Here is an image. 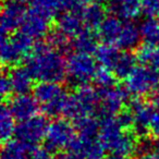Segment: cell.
<instances>
[{
  "mask_svg": "<svg viewBox=\"0 0 159 159\" xmlns=\"http://www.w3.org/2000/svg\"><path fill=\"white\" fill-rule=\"evenodd\" d=\"M74 124L66 119H56L49 123L48 131L44 139V147L50 154L68 149L72 142L76 139Z\"/></svg>",
  "mask_w": 159,
  "mask_h": 159,
  "instance_id": "ba28073f",
  "label": "cell"
},
{
  "mask_svg": "<svg viewBox=\"0 0 159 159\" xmlns=\"http://www.w3.org/2000/svg\"><path fill=\"white\" fill-rule=\"evenodd\" d=\"M84 25L87 27V30H95L99 29L102 23L106 19L105 16V9L99 2L89 3L85 6L81 11Z\"/></svg>",
  "mask_w": 159,
  "mask_h": 159,
  "instance_id": "7402d4cb",
  "label": "cell"
},
{
  "mask_svg": "<svg viewBox=\"0 0 159 159\" xmlns=\"http://www.w3.org/2000/svg\"><path fill=\"white\" fill-rule=\"evenodd\" d=\"M136 62L137 60L135 56H133L129 51H122L117 64L113 68L112 73L116 75L117 79H128L129 75L136 68Z\"/></svg>",
  "mask_w": 159,
  "mask_h": 159,
  "instance_id": "4316f807",
  "label": "cell"
},
{
  "mask_svg": "<svg viewBox=\"0 0 159 159\" xmlns=\"http://www.w3.org/2000/svg\"><path fill=\"white\" fill-rule=\"evenodd\" d=\"M155 152L159 155V139L155 141Z\"/></svg>",
  "mask_w": 159,
  "mask_h": 159,
  "instance_id": "ab89813d",
  "label": "cell"
},
{
  "mask_svg": "<svg viewBox=\"0 0 159 159\" xmlns=\"http://www.w3.org/2000/svg\"><path fill=\"white\" fill-rule=\"evenodd\" d=\"M66 61L61 52L40 42L25 59V68L38 82L60 83L66 77Z\"/></svg>",
  "mask_w": 159,
  "mask_h": 159,
  "instance_id": "6da1fadb",
  "label": "cell"
},
{
  "mask_svg": "<svg viewBox=\"0 0 159 159\" xmlns=\"http://www.w3.org/2000/svg\"><path fill=\"white\" fill-rule=\"evenodd\" d=\"M33 93L46 117L63 115L68 95L60 83L39 82L34 86Z\"/></svg>",
  "mask_w": 159,
  "mask_h": 159,
  "instance_id": "5b68a950",
  "label": "cell"
},
{
  "mask_svg": "<svg viewBox=\"0 0 159 159\" xmlns=\"http://www.w3.org/2000/svg\"><path fill=\"white\" fill-rule=\"evenodd\" d=\"M49 20L50 19L37 10L32 9L26 12V16L21 25V32L26 34L32 39H39L48 33Z\"/></svg>",
  "mask_w": 159,
  "mask_h": 159,
  "instance_id": "9a60e30c",
  "label": "cell"
},
{
  "mask_svg": "<svg viewBox=\"0 0 159 159\" xmlns=\"http://www.w3.org/2000/svg\"><path fill=\"white\" fill-rule=\"evenodd\" d=\"M68 38V36L58 30L48 34V45L61 53L68 52L72 48V44L69 42Z\"/></svg>",
  "mask_w": 159,
  "mask_h": 159,
  "instance_id": "4dcf8cb0",
  "label": "cell"
},
{
  "mask_svg": "<svg viewBox=\"0 0 159 159\" xmlns=\"http://www.w3.org/2000/svg\"><path fill=\"white\" fill-rule=\"evenodd\" d=\"M139 33L146 44H159V22L154 18H147L141 23Z\"/></svg>",
  "mask_w": 159,
  "mask_h": 159,
  "instance_id": "f546056e",
  "label": "cell"
},
{
  "mask_svg": "<svg viewBox=\"0 0 159 159\" xmlns=\"http://www.w3.org/2000/svg\"><path fill=\"white\" fill-rule=\"evenodd\" d=\"M129 109L133 115V131L134 134L141 137L147 136L150 131L152 121V106L139 97H134L130 102Z\"/></svg>",
  "mask_w": 159,
  "mask_h": 159,
  "instance_id": "7c38bea8",
  "label": "cell"
},
{
  "mask_svg": "<svg viewBox=\"0 0 159 159\" xmlns=\"http://www.w3.org/2000/svg\"><path fill=\"white\" fill-rule=\"evenodd\" d=\"M109 9L113 16L122 20H132L139 16L141 10V0H108Z\"/></svg>",
  "mask_w": 159,
  "mask_h": 159,
  "instance_id": "ac0fdd59",
  "label": "cell"
},
{
  "mask_svg": "<svg viewBox=\"0 0 159 159\" xmlns=\"http://www.w3.org/2000/svg\"><path fill=\"white\" fill-rule=\"evenodd\" d=\"M49 123L46 116L37 115L29 120H25L16 124V137L22 142L31 145H37L45 139L48 131Z\"/></svg>",
  "mask_w": 159,
  "mask_h": 159,
  "instance_id": "9c48e42d",
  "label": "cell"
},
{
  "mask_svg": "<svg viewBox=\"0 0 159 159\" xmlns=\"http://www.w3.org/2000/svg\"><path fill=\"white\" fill-rule=\"evenodd\" d=\"M115 117L117 119L119 125L123 130L128 131L129 129L133 128V115L130 111V109H123L118 115H116Z\"/></svg>",
  "mask_w": 159,
  "mask_h": 159,
  "instance_id": "e575fe53",
  "label": "cell"
},
{
  "mask_svg": "<svg viewBox=\"0 0 159 159\" xmlns=\"http://www.w3.org/2000/svg\"><path fill=\"white\" fill-rule=\"evenodd\" d=\"M123 24L124 22L118 16H108V18L105 19L104 22L102 23V25L98 29V36L105 44L115 46L122 31Z\"/></svg>",
  "mask_w": 159,
  "mask_h": 159,
  "instance_id": "ffe728a7",
  "label": "cell"
},
{
  "mask_svg": "<svg viewBox=\"0 0 159 159\" xmlns=\"http://www.w3.org/2000/svg\"><path fill=\"white\" fill-rule=\"evenodd\" d=\"M26 9L21 0H7L1 12V34L8 36L16 32L23 23Z\"/></svg>",
  "mask_w": 159,
  "mask_h": 159,
  "instance_id": "8fae6325",
  "label": "cell"
},
{
  "mask_svg": "<svg viewBox=\"0 0 159 159\" xmlns=\"http://www.w3.org/2000/svg\"><path fill=\"white\" fill-rule=\"evenodd\" d=\"M106 159H126L125 157L119 156V155H115V154H110Z\"/></svg>",
  "mask_w": 159,
  "mask_h": 159,
  "instance_id": "f35d334b",
  "label": "cell"
},
{
  "mask_svg": "<svg viewBox=\"0 0 159 159\" xmlns=\"http://www.w3.org/2000/svg\"><path fill=\"white\" fill-rule=\"evenodd\" d=\"M11 80L12 92L16 95H24L29 94L33 87L34 79L25 66H16L9 73Z\"/></svg>",
  "mask_w": 159,
  "mask_h": 159,
  "instance_id": "d6986e66",
  "label": "cell"
},
{
  "mask_svg": "<svg viewBox=\"0 0 159 159\" xmlns=\"http://www.w3.org/2000/svg\"><path fill=\"white\" fill-rule=\"evenodd\" d=\"M135 159H159V155L154 152H149V154H146V155H141V156Z\"/></svg>",
  "mask_w": 159,
  "mask_h": 159,
  "instance_id": "74e56055",
  "label": "cell"
},
{
  "mask_svg": "<svg viewBox=\"0 0 159 159\" xmlns=\"http://www.w3.org/2000/svg\"><path fill=\"white\" fill-rule=\"evenodd\" d=\"M72 48L76 52L86 53L91 55L93 52H96L97 46V36L93 33L91 30H84L81 34L74 38L72 43Z\"/></svg>",
  "mask_w": 159,
  "mask_h": 159,
  "instance_id": "d4e9b609",
  "label": "cell"
},
{
  "mask_svg": "<svg viewBox=\"0 0 159 159\" xmlns=\"http://www.w3.org/2000/svg\"><path fill=\"white\" fill-rule=\"evenodd\" d=\"M8 107L11 110L14 119L22 122L37 116L40 108L39 102L34 96L30 94L16 95L9 100Z\"/></svg>",
  "mask_w": 159,
  "mask_h": 159,
  "instance_id": "4fadbf2b",
  "label": "cell"
},
{
  "mask_svg": "<svg viewBox=\"0 0 159 159\" xmlns=\"http://www.w3.org/2000/svg\"><path fill=\"white\" fill-rule=\"evenodd\" d=\"M81 11H66L58 18V30L68 37H76L84 31Z\"/></svg>",
  "mask_w": 159,
  "mask_h": 159,
  "instance_id": "2e32d148",
  "label": "cell"
},
{
  "mask_svg": "<svg viewBox=\"0 0 159 159\" xmlns=\"http://www.w3.org/2000/svg\"><path fill=\"white\" fill-rule=\"evenodd\" d=\"M66 79L71 86L75 89L87 86L94 81L98 71L97 61L91 55L81 52L71 53L66 61Z\"/></svg>",
  "mask_w": 159,
  "mask_h": 159,
  "instance_id": "277c9868",
  "label": "cell"
},
{
  "mask_svg": "<svg viewBox=\"0 0 159 159\" xmlns=\"http://www.w3.org/2000/svg\"><path fill=\"white\" fill-rule=\"evenodd\" d=\"M141 38L142 37L141 33H139V27H137L134 23L126 21V22H124L122 31L115 46L124 51H129L131 49L139 47Z\"/></svg>",
  "mask_w": 159,
  "mask_h": 159,
  "instance_id": "44dd1931",
  "label": "cell"
},
{
  "mask_svg": "<svg viewBox=\"0 0 159 159\" xmlns=\"http://www.w3.org/2000/svg\"><path fill=\"white\" fill-rule=\"evenodd\" d=\"M16 119L12 115L9 107L2 105L0 110V136L3 142L11 139V137L16 134Z\"/></svg>",
  "mask_w": 159,
  "mask_h": 159,
  "instance_id": "83f0119b",
  "label": "cell"
},
{
  "mask_svg": "<svg viewBox=\"0 0 159 159\" xmlns=\"http://www.w3.org/2000/svg\"><path fill=\"white\" fill-rule=\"evenodd\" d=\"M36 145H31L18 139L5 142L1 150V159H32V152Z\"/></svg>",
  "mask_w": 159,
  "mask_h": 159,
  "instance_id": "e0dca14e",
  "label": "cell"
},
{
  "mask_svg": "<svg viewBox=\"0 0 159 159\" xmlns=\"http://www.w3.org/2000/svg\"><path fill=\"white\" fill-rule=\"evenodd\" d=\"M32 159H51L50 158V152L43 146H37L36 145L32 152Z\"/></svg>",
  "mask_w": 159,
  "mask_h": 159,
  "instance_id": "8d00e7d4",
  "label": "cell"
},
{
  "mask_svg": "<svg viewBox=\"0 0 159 159\" xmlns=\"http://www.w3.org/2000/svg\"><path fill=\"white\" fill-rule=\"evenodd\" d=\"M74 128L80 137H98L99 121L96 117H82L74 121Z\"/></svg>",
  "mask_w": 159,
  "mask_h": 159,
  "instance_id": "f1b7e54d",
  "label": "cell"
},
{
  "mask_svg": "<svg viewBox=\"0 0 159 159\" xmlns=\"http://www.w3.org/2000/svg\"><path fill=\"white\" fill-rule=\"evenodd\" d=\"M100 96V106L98 117H110L116 116L123 110L124 104L128 100V91L125 87L113 86L109 89H98Z\"/></svg>",
  "mask_w": 159,
  "mask_h": 159,
  "instance_id": "30bf717a",
  "label": "cell"
},
{
  "mask_svg": "<svg viewBox=\"0 0 159 159\" xmlns=\"http://www.w3.org/2000/svg\"><path fill=\"white\" fill-rule=\"evenodd\" d=\"M98 137L105 150L122 157H130L137 149L134 133L123 130L115 116L100 118Z\"/></svg>",
  "mask_w": 159,
  "mask_h": 159,
  "instance_id": "7a4b0ae2",
  "label": "cell"
},
{
  "mask_svg": "<svg viewBox=\"0 0 159 159\" xmlns=\"http://www.w3.org/2000/svg\"><path fill=\"white\" fill-rule=\"evenodd\" d=\"M150 106H152L150 132L155 137L159 139V91L152 95Z\"/></svg>",
  "mask_w": 159,
  "mask_h": 159,
  "instance_id": "d6a6232c",
  "label": "cell"
},
{
  "mask_svg": "<svg viewBox=\"0 0 159 159\" xmlns=\"http://www.w3.org/2000/svg\"><path fill=\"white\" fill-rule=\"evenodd\" d=\"M94 82H95L96 86L98 87V89H109V87L116 86L117 77L110 70L100 66L95 75Z\"/></svg>",
  "mask_w": 159,
  "mask_h": 159,
  "instance_id": "1f68e13d",
  "label": "cell"
},
{
  "mask_svg": "<svg viewBox=\"0 0 159 159\" xmlns=\"http://www.w3.org/2000/svg\"><path fill=\"white\" fill-rule=\"evenodd\" d=\"M124 87L134 97L152 95L159 91V72L146 66H136L125 79Z\"/></svg>",
  "mask_w": 159,
  "mask_h": 159,
  "instance_id": "52a82bcc",
  "label": "cell"
},
{
  "mask_svg": "<svg viewBox=\"0 0 159 159\" xmlns=\"http://www.w3.org/2000/svg\"><path fill=\"white\" fill-rule=\"evenodd\" d=\"M69 152L81 159H100L106 152L99 141V137H80L72 142L68 148Z\"/></svg>",
  "mask_w": 159,
  "mask_h": 159,
  "instance_id": "5bb4252c",
  "label": "cell"
},
{
  "mask_svg": "<svg viewBox=\"0 0 159 159\" xmlns=\"http://www.w3.org/2000/svg\"><path fill=\"white\" fill-rule=\"evenodd\" d=\"M33 48V39L22 32L12 36H2L0 44L1 61L8 66H16L29 57Z\"/></svg>",
  "mask_w": 159,
  "mask_h": 159,
  "instance_id": "8992f818",
  "label": "cell"
},
{
  "mask_svg": "<svg viewBox=\"0 0 159 159\" xmlns=\"http://www.w3.org/2000/svg\"><path fill=\"white\" fill-rule=\"evenodd\" d=\"M141 10L147 18L159 14V0H141Z\"/></svg>",
  "mask_w": 159,
  "mask_h": 159,
  "instance_id": "836d02e7",
  "label": "cell"
},
{
  "mask_svg": "<svg viewBox=\"0 0 159 159\" xmlns=\"http://www.w3.org/2000/svg\"><path fill=\"white\" fill-rule=\"evenodd\" d=\"M100 106V96L98 89L91 86L76 89L71 95H68L63 116L66 119L75 121L82 117H96L98 116Z\"/></svg>",
  "mask_w": 159,
  "mask_h": 159,
  "instance_id": "3957f363",
  "label": "cell"
},
{
  "mask_svg": "<svg viewBox=\"0 0 159 159\" xmlns=\"http://www.w3.org/2000/svg\"><path fill=\"white\" fill-rule=\"evenodd\" d=\"M12 92V85H11V80H10L9 73L2 72V75L0 77V93L3 98L10 95Z\"/></svg>",
  "mask_w": 159,
  "mask_h": 159,
  "instance_id": "d590c367",
  "label": "cell"
},
{
  "mask_svg": "<svg viewBox=\"0 0 159 159\" xmlns=\"http://www.w3.org/2000/svg\"><path fill=\"white\" fill-rule=\"evenodd\" d=\"M22 2H29L33 9L37 10L48 19H51L59 11L64 9V0H21Z\"/></svg>",
  "mask_w": 159,
  "mask_h": 159,
  "instance_id": "484cf974",
  "label": "cell"
},
{
  "mask_svg": "<svg viewBox=\"0 0 159 159\" xmlns=\"http://www.w3.org/2000/svg\"><path fill=\"white\" fill-rule=\"evenodd\" d=\"M136 60L141 66L159 72V47L145 44L136 50Z\"/></svg>",
  "mask_w": 159,
  "mask_h": 159,
  "instance_id": "603a6c76",
  "label": "cell"
},
{
  "mask_svg": "<svg viewBox=\"0 0 159 159\" xmlns=\"http://www.w3.org/2000/svg\"><path fill=\"white\" fill-rule=\"evenodd\" d=\"M120 56H121V51L119 50V48H117L113 45L108 44H104L99 46L95 52L97 63L102 68L108 69L111 72L117 64Z\"/></svg>",
  "mask_w": 159,
  "mask_h": 159,
  "instance_id": "cb8c5ba5",
  "label": "cell"
}]
</instances>
